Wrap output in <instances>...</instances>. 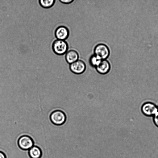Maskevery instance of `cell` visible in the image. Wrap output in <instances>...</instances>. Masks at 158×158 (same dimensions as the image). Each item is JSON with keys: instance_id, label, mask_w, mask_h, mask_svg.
Wrapping results in <instances>:
<instances>
[{"instance_id": "6da1fadb", "label": "cell", "mask_w": 158, "mask_h": 158, "mask_svg": "<svg viewBox=\"0 0 158 158\" xmlns=\"http://www.w3.org/2000/svg\"><path fill=\"white\" fill-rule=\"evenodd\" d=\"M50 119L51 122L57 126L63 124L66 120L65 114L60 110H56L52 112L50 114Z\"/></svg>"}, {"instance_id": "7a4b0ae2", "label": "cell", "mask_w": 158, "mask_h": 158, "mask_svg": "<svg viewBox=\"0 0 158 158\" xmlns=\"http://www.w3.org/2000/svg\"><path fill=\"white\" fill-rule=\"evenodd\" d=\"M52 48L56 54L62 55L67 52L69 47L67 43L65 40L57 39L53 42Z\"/></svg>"}, {"instance_id": "3957f363", "label": "cell", "mask_w": 158, "mask_h": 158, "mask_svg": "<svg viewBox=\"0 0 158 158\" xmlns=\"http://www.w3.org/2000/svg\"><path fill=\"white\" fill-rule=\"evenodd\" d=\"M94 55L102 60H106L110 54V51L108 47L104 44H99L97 45L94 49Z\"/></svg>"}, {"instance_id": "277c9868", "label": "cell", "mask_w": 158, "mask_h": 158, "mask_svg": "<svg viewBox=\"0 0 158 158\" xmlns=\"http://www.w3.org/2000/svg\"><path fill=\"white\" fill-rule=\"evenodd\" d=\"M17 143L20 148L24 150H28L34 146L33 139L31 136L28 135L20 136L18 139Z\"/></svg>"}, {"instance_id": "5b68a950", "label": "cell", "mask_w": 158, "mask_h": 158, "mask_svg": "<svg viewBox=\"0 0 158 158\" xmlns=\"http://www.w3.org/2000/svg\"><path fill=\"white\" fill-rule=\"evenodd\" d=\"M141 110L143 114L145 116L153 117L158 112V108L157 106L154 103L147 102L142 105Z\"/></svg>"}, {"instance_id": "8992f818", "label": "cell", "mask_w": 158, "mask_h": 158, "mask_svg": "<svg viewBox=\"0 0 158 158\" xmlns=\"http://www.w3.org/2000/svg\"><path fill=\"white\" fill-rule=\"evenodd\" d=\"M69 68L73 73L80 75L84 73L86 69V65L84 61L78 60L69 64Z\"/></svg>"}, {"instance_id": "52a82bcc", "label": "cell", "mask_w": 158, "mask_h": 158, "mask_svg": "<svg viewBox=\"0 0 158 158\" xmlns=\"http://www.w3.org/2000/svg\"><path fill=\"white\" fill-rule=\"evenodd\" d=\"M55 35L57 40H65L69 36V31L66 27L63 26H60L56 29Z\"/></svg>"}, {"instance_id": "ba28073f", "label": "cell", "mask_w": 158, "mask_h": 158, "mask_svg": "<svg viewBox=\"0 0 158 158\" xmlns=\"http://www.w3.org/2000/svg\"><path fill=\"white\" fill-rule=\"evenodd\" d=\"M110 64L106 59L102 60L99 64L95 68L98 73L102 75L107 74L110 71Z\"/></svg>"}, {"instance_id": "9c48e42d", "label": "cell", "mask_w": 158, "mask_h": 158, "mask_svg": "<svg viewBox=\"0 0 158 158\" xmlns=\"http://www.w3.org/2000/svg\"><path fill=\"white\" fill-rule=\"evenodd\" d=\"M79 57L78 53L74 50H70L67 51L65 56V60L69 64L79 60Z\"/></svg>"}, {"instance_id": "30bf717a", "label": "cell", "mask_w": 158, "mask_h": 158, "mask_svg": "<svg viewBox=\"0 0 158 158\" xmlns=\"http://www.w3.org/2000/svg\"><path fill=\"white\" fill-rule=\"evenodd\" d=\"M28 154L30 158H41L42 152L40 148L34 145L28 150Z\"/></svg>"}, {"instance_id": "8fae6325", "label": "cell", "mask_w": 158, "mask_h": 158, "mask_svg": "<svg viewBox=\"0 0 158 158\" xmlns=\"http://www.w3.org/2000/svg\"><path fill=\"white\" fill-rule=\"evenodd\" d=\"M39 3L40 6L44 8H48L52 6L55 2V0H40Z\"/></svg>"}, {"instance_id": "7c38bea8", "label": "cell", "mask_w": 158, "mask_h": 158, "mask_svg": "<svg viewBox=\"0 0 158 158\" xmlns=\"http://www.w3.org/2000/svg\"><path fill=\"white\" fill-rule=\"evenodd\" d=\"M101 60H102L94 54L90 57L89 62L92 66L95 68L99 64Z\"/></svg>"}, {"instance_id": "4fadbf2b", "label": "cell", "mask_w": 158, "mask_h": 158, "mask_svg": "<svg viewBox=\"0 0 158 158\" xmlns=\"http://www.w3.org/2000/svg\"><path fill=\"white\" fill-rule=\"evenodd\" d=\"M153 122L158 128V112L153 117Z\"/></svg>"}, {"instance_id": "5bb4252c", "label": "cell", "mask_w": 158, "mask_h": 158, "mask_svg": "<svg viewBox=\"0 0 158 158\" xmlns=\"http://www.w3.org/2000/svg\"><path fill=\"white\" fill-rule=\"evenodd\" d=\"M59 1L61 2V3L66 4H70L72 2H73L74 0H60Z\"/></svg>"}, {"instance_id": "9a60e30c", "label": "cell", "mask_w": 158, "mask_h": 158, "mask_svg": "<svg viewBox=\"0 0 158 158\" xmlns=\"http://www.w3.org/2000/svg\"><path fill=\"white\" fill-rule=\"evenodd\" d=\"M0 158H6V154L3 152L0 151Z\"/></svg>"}, {"instance_id": "2e32d148", "label": "cell", "mask_w": 158, "mask_h": 158, "mask_svg": "<svg viewBox=\"0 0 158 158\" xmlns=\"http://www.w3.org/2000/svg\"><path fill=\"white\" fill-rule=\"evenodd\" d=\"M157 107H158V105H157Z\"/></svg>"}]
</instances>
